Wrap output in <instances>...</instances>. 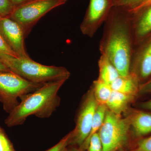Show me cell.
Wrapping results in <instances>:
<instances>
[{
    "label": "cell",
    "mask_w": 151,
    "mask_h": 151,
    "mask_svg": "<svg viewBox=\"0 0 151 151\" xmlns=\"http://www.w3.org/2000/svg\"><path fill=\"white\" fill-rule=\"evenodd\" d=\"M67 0H31L15 7L9 17L19 24L26 37L40 19Z\"/></svg>",
    "instance_id": "cell-6"
},
{
    "label": "cell",
    "mask_w": 151,
    "mask_h": 151,
    "mask_svg": "<svg viewBox=\"0 0 151 151\" xmlns=\"http://www.w3.org/2000/svg\"><path fill=\"white\" fill-rule=\"evenodd\" d=\"M130 72L137 77L141 84L151 78V35L135 47Z\"/></svg>",
    "instance_id": "cell-10"
},
{
    "label": "cell",
    "mask_w": 151,
    "mask_h": 151,
    "mask_svg": "<svg viewBox=\"0 0 151 151\" xmlns=\"http://www.w3.org/2000/svg\"><path fill=\"white\" fill-rule=\"evenodd\" d=\"M132 151H151V136L139 141L136 147Z\"/></svg>",
    "instance_id": "cell-23"
},
{
    "label": "cell",
    "mask_w": 151,
    "mask_h": 151,
    "mask_svg": "<svg viewBox=\"0 0 151 151\" xmlns=\"http://www.w3.org/2000/svg\"><path fill=\"white\" fill-rule=\"evenodd\" d=\"M140 107L145 110H151V99L140 104Z\"/></svg>",
    "instance_id": "cell-27"
},
{
    "label": "cell",
    "mask_w": 151,
    "mask_h": 151,
    "mask_svg": "<svg viewBox=\"0 0 151 151\" xmlns=\"http://www.w3.org/2000/svg\"><path fill=\"white\" fill-rule=\"evenodd\" d=\"M0 151H15L4 130L0 127Z\"/></svg>",
    "instance_id": "cell-19"
},
{
    "label": "cell",
    "mask_w": 151,
    "mask_h": 151,
    "mask_svg": "<svg viewBox=\"0 0 151 151\" xmlns=\"http://www.w3.org/2000/svg\"><path fill=\"white\" fill-rule=\"evenodd\" d=\"M43 84L27 81L11 71H0V103L3 109L9 114L19 103V98L34 92Z\"/></svg>",
    "instance_id": "cell-4"
},
{
    "label": "cell",
    "mask_w": 151,
    "mask_h": 151,
    "mask_svg": "<svg viewBox=\"0 0 151 151\" xmlns=\"http://www.w3.org/2000/svg\"><path fill=\"white\" fill-rule=\"evenodd\" d=\"M136 97L113 90L106 105L112 113L122 115L128 110L129 105Z\"/></svg>",
    "instance_id": "cell-14"
},
{
    "label": "cell",
    "mask_w": 151,
    "mask_h": 151,
    "mask_svg": "<svg viewBox=\"0 0 151 151\" xmlns=\"http://www.w3.org/2000/svg\"><path fill=\"white\" fill-rule=\"evenodd\" d=\"M0 71H10L5 65L0 60Z\"/></svg>",
    "instance_id": "cell-30"
},
{
    "label": "cell",
    "mask_w": 151,
    "mask_h": 151,
    "mask_svg": "<svg viewBox=\"0 0 151 151\" xmlns=\"http://www.w3.org/2000/svg\"><path fill=\"white\" fill-rule=\"evenodd\" d=\"M145 1V0H113V6L131 10Z\"/></svg>",
    "instance_id": "cell-18"
},
{
    "label": "cell",
    "mask_w": 151,
    "mask_h": 151,
    "mask_svg": "<svg viewBox=\"0 0 151 151\" xmlns=\"http://www.w3.org/2000/svg\"><path fill=\"white\" fill-rule=\"evenodd\" d=\"M0 60L11 72L37 84H44L63 80L67 81L70 75L65 67L42 65L34 61L30 57L22 58L0 53Z\"/></svg>",
    "instance_id": "cell-3"
},
{
    "label": "cell",
    "mask_w": 151,
    "mask_h": 151,
    "mask_svg": "<svg viewBox=\"0 0 151 151\" xmlns=\"http://www.w3.org/2000/svg\"><path fill=\"white\" fill-rule=\"evenodd\" d=\"M113 6V0H89V5L80 25L81 33L92 37L106 21Z\"/></svg>",
    "instance_id": "cell-8"
},
{
    "label": "cell",
    "mask_w": 151,
    "mask_h": 151,
    "mask_svg": "<svg viewBox=\"0 0 151 151\" xmlns=\"http://www.w3.org/2000/svg\"><path fill=\"white\" fill-rule=\"evenodd\" d=\"M0 35L18 57L29 58L25 47L24 32L16 22L9 17L0 16Z\"/></svg>",
    "instance_id": "cell-9"
},
{
    "label": "cell",
    "mask_w": 151,
    "mask_h": 151,
    "mask_svg": "<svg viewBox=\"0 0 151 151\" xmlns=\"http://www.w3.org/2000/svg\"><path fill=\"white\" fill-rule=\"evenodd\" d=\"M131 129L129 120L107 109L102 127L98 133L103 151H118L126 145Z\"/></svg>",
    "instance_id": "cell-5"
},
{
    "label": "cell",
    "mask_w": 151,
    "mask_h": 151,
    "mask_svg": "<svg viewBox=\"0 0 151 151\" xmlns=\"http://www.w3.org/2000/svg\"><path fill=\"white\" fill-rule=\"evenodd\" d=\"M132 14V29L135 47L151 35V5Z\"/></svg>",
    "instance_id": "cell-11"
},
{
    "label": "cell",
    "mask_w": 151,
    "mask_h": 151,
    "mask_svg": "<svg viewBox=\"0 0 151 151\" xmlns=\"http://www.w3.org/2000/svg\"><path fill=\"white\" fill-rule=\"evenodd\" d=\"M14 8L10 0H0V16L9 17Z\"/></svg>",
    "instance_id": "cell-22"
},
{
    "label": "cell",
    "mask_w": 151,
    "mask_h": 151,
    "mask_svg": "<svg viewBox=\"0 0 151 151\" xmlns=\"http://www.w3.org/2000/svg\"><path fill=\"white\" fill-rule=\"evenodd\" d=\"M63 151H85L79 147L75 146L69 145Z\"/></svg>",
    "instance_id": "cell-29"
},
{
    "label": "cell",
    "mask_w": 151,
    "mask_h": 151,
    "mask_svg": "<svg viewBox=\"0 0 151 151\" xmlns=\"http://www.w3.org/2000/svg\"><path fill=\"white\" fill-rule=\"evenodd\" d=\"M98 105L92 87L84 95L76 120L75 128L71 131L69 145L81 147L89 137L94 113Z\"/></svg>",
    "instance_id": "cell-7"
},
{
    "label": "cell",
    "mask_w": 151,
    "mask_h": 151,
    "mask_svg": "<svg viewBox=\"0 0 151 151\" xmlns=\"http://www.w3.org/2000/svg\"><path fill=\"white\" fill-rule=\"evenodd\" d=\"M151 93V78L140 85L139 95Z\"/></svg>",
    "instance_id": "cell-25"
},
{
    "label": "cell",
    "mask_w": 151,
    "mask_h": 151,
    "mask_svg": "<svg viewBox=\"0 0 151 151\" xmlns=\"http://www.w3.org/2000/svg\"><path fill=\"white\" fill-rule=\"evenodd\" d=\"M66 81L45 83L34 92L22 97L20 102L5 120L6 126L9 128L20 126L31 116L40 119L50 117L60 105L61 100L58 92Z\"/></svg>",
    "instance_id": "cell-2"
},
{
    "label": "cell",
    "mask_w": 151,
    "mask_h": 151,
    "mask_svg": "<svg viewBox=\"0 0 151 151\" xmlns=\"http://www.w3.org/2000/svg\"><path fill=\"white\" fill-rule=\"evenodd\" d=\"M107 109L108 108L105 105H100V104L97 105L95 113H94L92 127H91V132L89 137L81 147H80L83 150H86L89 139L91 137V136L95 133H98L100 128L102 127L105 120Z\"/></svg>",
    "instance_id": "cell-17"
},
{
    "label": "cell",
    "mask_w": 151,
    "mask_h": 151,
    "mask_svg": "<svg viewBox=\"0 0 151 151\" xmlns=\"http://www.w3.org/2000/svg\"><path fill=\"white\" fill-rule=\"evenodd\" d=\"M86 150L103 151V146L98 132L92 135L89 139Z\"/></svg>",
    "instance_id": "cell-20"
},
{
    "label": "cell",
    "mask_w": 151,
    "mask_h": 151,
    "mask_svg": "<svg viewBox=\"0 0 151 151\" xmlns=\"http://www.w3.org/2000/svg\"><path fill=\"white\" fill-rule=\"evenodd\" d=\"M99 75L98 78L106 83L111 84L120 75L112 62L107 57L101 55L98 60Z\"/></svg>",
    "instance_id": "cell-15"
},
{
    "label": "cell",
    "mask_w": 151,
    "mask_h": 151,
    "mask_svg": "<svg viewBox=\"0 0 151 151\" xmlns=\"http://www.w3.org/2000/svg\"><path fill=\"white\" fill-rule=\"evenodd\" d=\"M71 137V132H69L67 135L60 140L57 144L55 145L45 151H63L68 146L70 145Z\"/></svg>",
    "instance_id": "cell-21"
},
{
    "label": "cell",
    "mask_w": 151,
    "mask_h": 151,
    "mask_svg": "<svg viewBox=\"0 0 151 151\" xmlns=\"http://www.w3.org/2000/svg\"><path fill=\"white\" fill-rule=\"evenodd\" d=\"M140 84L137 77L130 72L127 75H119L110 85L114 91L136 97Z\"/></svg>",
    "instance_id": "cell-13"
},
{
    "label": "cell",
    "mask_w": 151,
    "mask_h": 151,
    "mask_svg": "<svg viewBox=\"0 0 151 151\" xmlns=\"http://www.w3.org/2000/svg\"><path fill=\"white\" fill-rule=\"evenodd\" d=\"M132 14L129 10L113 6L105 22L99 49L110 60L120 75L130 73L134 49Z\"/></svg>",
    "instance_id": "cell-1"
},
{
    "label": "cell",
    "mask_w": 151,
    "mask_h": 151,
    "mask_svg": "<svg viewBox=\"0 0 151 151\" xmlns=\"http://www.w3.org/2000/svg\"><path fill=\"white\" fill-rule=\"evenodd\" d=\"M150 5H151V0H145L134 9L129 11L132 14H134Z\"/></svg>",
    "instance_id": "cell-26"
},
{
    "label": "cell",
    "mask_w": 151,
    "mask_h": 151,
    "mask_svg": "<svg viewBox=\"0 0 151 151\" xmlns=\"http://www.w3.org/2000/svg\"><path fill=\"white\" fill-rule=\"evenodd\" d=\"M91 87L97 104L106 105L113 91L111 85L98 78Z\"/></svg>",
    "instance_id": "cell-16"
},
{
    "label": "cell",
    "mask_w": 151,
    "mask_h": 151,
    "mask_svg": "<svg viewBox=\"0 0 151 151\" xmlns=\"http://www.w3.org/2000/svg\"><path fill=\"white\" fill-rule=\"evenodd\" d=\"M31 0H10L12 4L15 6V7L17 6L27 2Z\"/></svg>",
    "instance_id": "cell-28"
},
{
    "label": "cell",
    "mask_w": 151,
    "mask_h": 151,
    "mask_svg": "<svg viewBox=\"0 0 151 151\" xmlns=\"http://www.w3.org/2000/svg\"><path fill=\"white\" fill-rule=\"evenodd\" d=\"M125 113L135 136L139 137L151 133V113L129 108Z\"/></svg>",
    "instance_id": "cell-12"
},
{
    "label": "cell",
    "mask_w": 151,
    "mask_h": 151,
    "mask_svg": "<svg viewBox=\"0 0 151 151\" xmlns=\"http://www.w3.org/2000/svg\"><path fill=\"white\" fill-rule=\"evenodd\" d=\"M0 53L18 57L8 46L7 45L5 42L1 35H0Z\"/></svg>",
    "instance_id": "cell-24"
}]
</instances>
